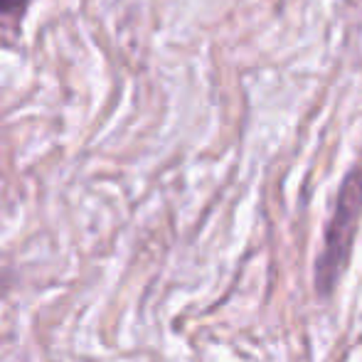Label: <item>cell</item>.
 <instances>
[{
	"label": "cell",
	"instance_id": "7a4b0ae2",
	"mask_svg": "<svg viewBox=\"0 0 362 362\" xmlns=\"http://www.w3.org/2000/svg\"><path fill=\"white\" fill-rule=\"evenodd\" d=\"M30 0H0V15H13L28 8Z\"/></svg>",
	"mask_w": 362,
	"mask_h": 362
},
{
	"label": "cell",
	"instance_id": "6da1fadb",
	"mask_svg": "<svg viewBox=\"0 0 362 362\" xmlns=\"http://www.w3.org/2000/svg\"><path fill=\"white\" fill-rule=\"evenodd\" d=\"M362 215V170H353L343 180L338 195V205L325 229L323 252L315 264V286L320 296H328L338 286L345 267H348L353 239L358 232V222Z\"/></svg>",
	"mask_w": 362,
	"mask_h": 362
}]
</instances>
